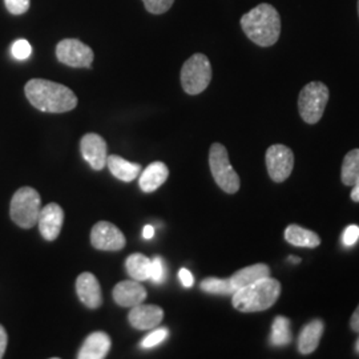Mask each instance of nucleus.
I'll use <instances>...</instances> for the list:
<instances>
[{
  "label": "nucleus",
  "mask_w": 359,
  "mask_h": 359,
  "mask_svg": "<svg viewBox=\"0 0 359 359\" xmlns=\"http://www.w3.org/2000/svg\"><path fill=\"white\" fill-rule=\"evenodd\" d=\"M266 168L274 182L280 184L289 179L294 168L293 151L283 144L271 145L266 151Z\"/></svg>",
  "instance_id": "nucleus-9"
},
{
  "label": "nucleus",
  "mask_w": 359,
  "mask_h": 359,
  "mask_svg": "<svg viewBox=\"0 0 359 359\" xmlns=\"http://www.w3.org/2000/svg\"><path fill=\"white\" fill-rule=\"evenodd\" d=\"M41 210V198L38 191L31 187H23L16 191L11 200L10 216L13 222L23 228L31 229L38 224L39 215Z\"/></svg>",
  "instance_id": "nucleus-4"
},
{
  "label": "nucleus",
  "mask_w": 359,
  "mask_h": 359,
  "mask_svg": "<svg viewBox=\"0 0 359 359\" xmlns=\"http://www.w3.org/2000/svg\"><path fill=\"white\" fill-rule=\"evenodd\" d=\"M355 350H357V353L359 354V338L357 339V344H355Z\"/></svg>",
  "instance_id": "nucleus-38"
},
{
  "label": "nucleus",
  "mask_w": 359,
  "mask_h": 359,
  "mask_svg": "<svg viewBox=\"0 0 359 359\" xmlns=\"http://www.w3.org/2000/svg\"><path fill=\"white\" fill-rule=\"evenodd\" d=\"M114 299L121 308H133L147 299V289L140 281L128 280L118 283L114 289Z\"/></svg>",
  "instance_id": "nucleus-15"
},
{
  "label": "nucleus",
  "mask_w": 359,
  "mask_h": 359,
  "mask_svg": "<svg viewBox=\"0 0 359 359\" xmlns=\"http://www.w3.org/2000/svg\"><path fill=\"white\" fill-rule=\"evenodd\" d=\"M212 81V65L204 53H194L181 68V86L188 95H200Z\"/></svg>",
  "instance_id": "nucleus-5"
},
{
  "label": "nucleus",
  "mask_w": 359,
  "mask_h": 359,
  "mask_svg": "<svg viewBox=\"0 0 359 359\" xmlns=\"http://www.w3.org/2000/svg\"><path fill=\"white\" fill-rule=\"evenodd\" d=\"M56 57L62 65L72 68H90L95 53L79 39H63L56 46Z\"/></svg>",
  "instance_id": "nucleus-8"
},
{
  "label": "nucleus",
  "mask_w": 359,
  "mask_h": 359,
  "mask_svg": "<svg viewBox=\"0 0 359 359\" xmlns=\"http://www.w3.org/2000/svg\"><path fill=\"white\" fill-rule=\"evenodd\" d=\"M200 287H201L203 292L209 293V294L233 295V293H234V289L231 286L229 278L228 280H221V278L209 277V278H205L203 283H200Z\"/></svg>",
  "instance_id": "nucleus-25"
},
{
  "label": "nucleus",
  "mask_w": 359,
  "mask_h": 359,
  "mask_svg": "<svg viewBox=\"0 0 359 359\" xmlns=\"http://www.w3.org/2000/svg\"><path fill=\"white\" fill-rule=\"evenodd\" d=\"M209 167L216 184L224 192L228 194L238 192L241 181L238 175L236 173L234 168L231 167L229 154L222 144L215 142L210 147Z\"/></svg>",
  "instance_id": "nucleus-6"
},
{
  "label": "nucleus",
  "mask_w": 359,
  "mask_h": 359,
  "mask_svg": "<svg viewBox=\"0 0 359 359\" xmlns=\"http://www.w3.org/2000/svg\"><path fill=\"white\" fill-rule=\"evenodd\" d=\"M350 327H351L355 333H359V305L358 308L355 309L354 314L351 316V320H350Z\"/></svg>",
  "instance_id": "nucleus-34"
},
{
  "label": "nucleus",
  "mask_w": 359,
  "mask_h": 359,
  "mask_svg": "<svg viewBox=\"0 0 359 359\" xmlns=\"http://www.w3.org/2000/svg\"><path fill=\"white\" fill-rule=\"evenodd\" d=\"M76 293L81 304L88 309H99L103 304L102 287L92 273H81L76 280Z\"/></svg>",
  "instance_id": "nucleus-13"
},
{
  "label": "nucleus",
  "mask_w": 359,
  "mask_h": 359,
  "mask_svg": "<svg viewBox=\"0 0 359 359\" xmlns=\"http://www.w3.org/2000/svg\"><path fill=\"white\" fill-rule=\"evenodd\" d=\"M266 277H270L269 266L265 264H256V265L246 266L244 269L236 271L229 278V281H231L234 292H237L245 286L252 285V283H257L258 280H262Z\"/></svg>",
  "instance_id": "nucleus-19"
},
{
  "label": "nucleus",
  "mask_w": 359,
  "mask_h": 359,
  "mask_svg": "<svg viewBox=\"0 0 359 359\" xmlns=\"http://www.w3.org/2000/svg\"><path fill=\"white\" fill-rule=\"evenodd\" d=\"M351 200L359 203V180L353 185V191H351Z\"/></svg>",
  "instance_id": "nucleus-36"
},
{
  "label": "nucleus",
  "mask_w": 359,
  "mask_h": 359,
  "mask_svg": "<svg viewBox=\"0 0 359 359\" xmlns=\"http://www.w3.org/2000/svg\"><path fill=\"white\" fill-rule=\"evenodd\" d=\"M358 16H359V0H358Z\"/></svg>",
  "instance_id": "nucleus-39"
},
{
  "label": "nucleus",
  "mask_w": 359,
  "mask_h": 359,
  "mask_svg": "<svg viewBox=\"0 0 359 359\" xmlns=\"http://www.w3.org/2000/svg\"><path fill=\"white\" fill-rule=\"evenodd\" d=\"M285 240L289 244L299 246V248H317L321 244V238L317 233L305 229L299 225H289L285 229Z\"/></svg>",
  "instance_id": "nucleus-21"
},
{
  "label": "nucleus",
  "mask_w": 359,
  "mask_h": 359,
  "mask_svg": "<svg viewBox=\"0 0 359 359\" xmlns=\"http://www.w3.org/2000/svg\"><path fill=\"white\" fill-rule=\"evenodd\" d=\"M289 261H290L292 264H299V262H301V258H298V257L290 256L289 257Z\"/></svg>",
  "instance_id": "nucleus-37"
},
{
  "label": "nucleus",
  "mask_w": 359,
  "mask_h": 359,
  "mask_svg": "<svg viewBox=\"0 0 359 359\" xmlns=\"http://www.w3.org/2000/svg\"><path fill=\"white\" fill-rule=\"evenodd\" d=\"M164 318L163 309L157 305L140 304L133 306L129 311L128 320L132 327L136 330H151L160 325Z\"/></svg>",
  "instance_id": "nucleus-14"
},
{
  "label": "nucleus",
  "mask_w": 359,
  "mask_h": 359,
  "mask_svg": "<svg viewBox=\"0 0 359 359\" xmlns=\"http://www.w3.org/2000/svg\"><path fill=\"white\" fill-rule=\"evenodd\" d=\"M341 179L344 185L353 187L359 180V149H351L347 152L341 170Z\"/></svg>",
  "instance_id": "nucleus-24"
},
{
  "label": "nucleus",
  "mask_w": 359,
  "mask_h": 359,
  "mask_svg": "<svg viewBox=\"0 0 359 359\" xmlns=\"http://www.w3.org/2000/svg\"><path fill=\"white\" fill-rule=\"evenodd\" d=\"M11 52L16 60H27L32 53V47L25 39H19V40L13 41Z\"/></svg>",
  "instance_id": "nucleus-27"
},
{
  "label": "nucleus",
  "mask_w": 359,
  "mask_h": 359,
  "mask_svg": "<svg viewBox=\"0 0 359 359\" xmlns=\"http://www.w3.org/2000/svg\"><path fill=\"white\" fill-rule=\"evenodd\" d=\"M112 341L104 332H95L87 337L83 346L79 350V359H104L107 357Z\"/></svg>",
  "instance_id": "nucleus-16"
},
{
  "label": "nucleus",
  "mask_w": 359,
  "mask_h": 359,
  "mask_svg": "<svg viewBox=\"0 0 359 359\" xmlns=\"http://www.w3.org/2000/svg\"><path fill=\"white\" fill-rule=\"evenodd\" d=\"M325 330V323L321 320L309 322L301 330L298 337V350L301 354H311L320 346L322 334Z\"/></svg>",
  "instance_id": "nucleus-18"
},
{
  "label": "nucleus",
  "mask_w": 359,
  "mask_h": 359,
  "mask_svg": "<svg viewBox=\"0 0 359 359\" xmlns=\"http://www.w3.org/2000/svg\"><path fill=\"white\" fill-rule=\"evenodd\" d=\"M169 335L168 329H157L154 333L148 334L142 341V346L144 348H152L158 346L161 342H164Z\"/></svg>",
  "instance_id": "nucleus-28"
},
{
  "label": "nucleus",
  "mask_w": 359,
  "mask_h": 359,
  "mask_svg": "<svg viewBox=\"0 0 359 359\" xmlns=\"http://www.w3.org/2000/svg\"><path fill=\"white\" fill-rule=\"evenodd\" d=\"M281 294V283L266 277L233 293L231 304L238 311L257 313L271 308Z\"/></svg>",
  "instance_id": "nucleus-3"
},
{
  "label": "nucleus",
  "mask_w": 359,
  "mask_h": 359,
  "mask_svg": "<svg viewBox=\"0 0 359 359\" xmlns=\"http://www.w3.org/2000/svg\"><path fill=\"white\" fill-rule=\"evenodd\" d=\"M240 23L248 39L259 47L274 46L281 35V16L268 3H261L243 15Z\"/></svg>",
  "instance_id": "nucleus-2"
},
{
  "label": "nucleus",
  "mask_w": 359,
  "mask_h": 359,
  "mask_svg": "<svg viewBox=\"0 0 359 359\" xmlns=\"http://www.w3.org/2000/svg\"><path fill=\"white\" fill-rule=\"evenodd\" d=\"M145 10L154 15H163L170 10L175 0H142Z\"/></svg>",
  "instance_id": "nucleus-26"
},
{
  "label": "nucleus",
  "mask_w": 359,
  "mask_h": 359,
  "mask_svg": "<svg viewBox=\"0 0 359 359\" xmlns=\"http://www.w3.org/2000/svg\"><path fill=\"white\" fill-rule=\"evenodd\" d=\"M329 102V88L321 81H311L299 92L298 111L306 124H317Z\"/></svg>",
  "instance_id": "nucleus-7"
},
{
  "label": "nucleus",
  "mask_w": 359,
  "mask_h": 359,
  "mask_svg": "<svg viewBox=\"0 0 359 359\" xmlns=\"http://www.w3.org/2000/svg\"><path fill=\"white\" fill-rule=\"evenodd\" d=\"M179 278L181 283L185 286V287H192L193 283H194V278H193V274L188 269L182 268L180 270Z\"/></svg>",
  "instance_id": "nucleus-32"
},
{
  "label": "nucleus",
  "mask_w": 359,
  "mask_h": 359,
  "mask_svg": "<svg viewBox=\"0 0 359 359\" xmlns=\"http://www.w3.org/2000/svg\"><path fill=\"white\" fill-rule=\"evenodd\" d=\"M4 4L13 15H23L29 10V0H4Z\"/></svg>",
  "instance_id": "nucleus-30"
},
{
  "label": "nucleus",
  "mask_w": 359,
  "mask_h": 359,
  "mask_svg": "<svg viewBox=\"0 0 359 359\" xmlns=\"http://www.w3.org/2000/svg\"><path fill=\"white\" fill-rule=\"evenodd\" d=\"M81 154L93 170H103L107 165L108 148L103 137L97 133H87L80 142Z\"/></svg>",
  "instance_id": "nucleus-11"
},
{
  "label": "nucleus",
  "mask_w": 359,
  "mask_h": 359,
  "mask_svg": "<svg viewBox=\"0 0 359 359\" xmlns=\"http://www.w3.org/2000/svg\"><path fill=\"white\" fill-rule=\"evenodd\" d=\"M169 176V169L161 161L151 163L140 175V188L144 193H152L157 191Z\"/></svg>",
  "instance_id": "nucleus-17"
},
{
  "label": "nucleus",
  "mask_w": 359,
  "mask_h": 359,
  "mask_svg": "<svg viewBox=\"0 0 359 359\" xmlns=\"http://www.w3.org/2000/svg\"><path fill=\"white\" fill-rule=\"evenodd\" d=\"M107 165L116 179L121 180L124 182L133 181L142 173V165L127 161L123 157L116 156V154L108 156Z\"/></svg>",
  "instance_id": "nucleus-20"
},
{
  "label": "nucleus",
  "mask_w": 359,
  "mask_h": 359,
  "mask_svg": "<svg viewBox=\"0 0 359 359\" xmlns=\"http://www.w3.org/2000/svg\"><path fill=\"white\" fill-rule=\"evenodd\" d=\"M63 222H65V212L62 206L51 203L41 208L39 215L38 225L39 231L44 240L47 241L56 240L62 231Z\"/></svg>",
  "instance_id": "nucleus-12"
},
{
  "label": "nucleus",
  "mask_w": 359,
  "mask_h": 359,
  "mask_svg": "<svg viewBox=\"0 0 359 359\" xmlns=\"http://www.w3.org/2000/svg\"><path fill=\"white\" fill-rule=\"evenodd\" d=\"M293 339L292 330H290V320L278 316L274 318L271 325V334H270V344L273 346H287Z\"/></svg>",
  "instance_id": "nucleus-23"
},
{
  "label": "nucleus",
  "mask_w": 359,
  "mask_h": 359,
  "mask_svg": "<svg viewBox=\"0 0 359 359\" xmlns=\"http://www.w3.org/2000/svg\"><path fill=\"white\" fill-rule=\"evenodd\" d=\"M154 236V228L152 225H145L142 229V237L147 240H151Z\"/></svg>",
  "instance_id": "nucleus-35"
},
{
  "label": "nucleus",
  "mask_w": 359,
  "mask_h": 359,
  "mask_svg": "<svg viewBox=\"0 0 359 359\" xmlns=\"http://www.w3.org/2000/svg\"><path fill=\"white\" fill-rule=\"evenodd\" d=\"M90 244L93 245L97 250H107V252H117L121 250L126 244V236L116 225L100 221L95 224L90 231Z\"/></svg>",
  "instance_id": "nucleus-10"
},
{
  "label": "nucleus",
  "mask_w": 359,
  "mask_h": 359,
  "mask_svg": "<svg viewBox=\"0 0 359 359\" xmlns=\"http://www.w3.org/2000/svg\"><path fill=\"white\" fill-rule=\"evenodd\" d=\"M28 102L41 112L65 114L75 109L77 96L63 84L46 79H31L25 87Z\"/></svg>",
  "instance_id": "nucleus-1"
},
{
  "label": "nucleus",
  "mask_w": 359,
  "mask_h": 359,
  "mask_svg": "<svg viewBox=\"0 0 359 359\" xmlns=\"http://www.w3.org/2000/svg\"><path fill=\"white\" fill-rule=\"evenodd\" d=\"M151 264H152L151 258L144 256L142 253H135L127 258L126 268L130 278L142 283L151 278Z\"/></svg>",
  "instance_id": "nucleus-22"
},
{
  "label": "nucleus",
  "mask_w": 359,
  "mask_h": 359,
  "mask_svg": "<svg viewBox=\"0 0 359 359\" xmlns=\"http://www.w3.org/2000/svg\"><path fill=\"white\" fill-rule=\"evenodd\" d=\"M151 281L154 283H164L165 280V265L161 257H154L151 264Z\"/></svg>",
  "instance_id": "nucleus-29"
},
{
  "label": "nucleus",
  "mask_w": 359,
  "mask_h": 359,
  "mask_svg": "<svg viewBox=\"0 0 359 359\" xmlns=\"http://www.w3.org/2000/svg\"><path fill=\"white\" fill-rule=\"evenodd\" d=\"M359 240V226L358 225H348L345 231H344V236H342V241L344 245L350 248V246H354V245L358 243Z\"/></svg>",
  "instance_id": "nucleus-31"
},
{
  "label": "nucleus",
  "mask_w": 359,
  "mask_h": 359,
  "mask_svg": "<svg viewBox=\"0 0 359 359\" xmlns=\"http://www.w3.org/2000/svg\"><path fill=\"white\" fill-rule=\"evenodd\" d=\"M7 342H8L7 332H6V329L0 325V358L4 357L6 348H7Z\"/></svg>",
  "instance_id": "nucleus-33"
}]
</instances>
